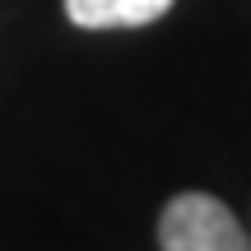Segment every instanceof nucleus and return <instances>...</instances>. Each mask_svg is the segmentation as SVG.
Here are the masks:
<instances>
[{
    "mask_svg": "<svg viewBox=\"0 0 251 251\" xmlns=\"http://www.w3.org/2000/svg\"><path fill=\"white\" fill-rule=\"evenodd\" d=\"M168 9L172 0H65V19L79 28H144Z\"/></svg>",
    "mask_w": 251,
    "mask_h": 251,
    "instance_id": "obj_2",
    "label": "nucleus"
},
{
    "mask_svg": "<svg viewBox=\"0 0 251 251\" xmlns=\"http://www.w3.org/2000/svg\"><path fill=\"white\" fill-rule=\"evenodd\" d=\"M158 247L163 251H251V237L224 200L205 196V191H181L158 214Z\"/></svg>",
    "mask_w": 251,
    "mask_h": 251,
    "instance_id": "obj_1",
    "label": "nucleus"
}]
</instances>
